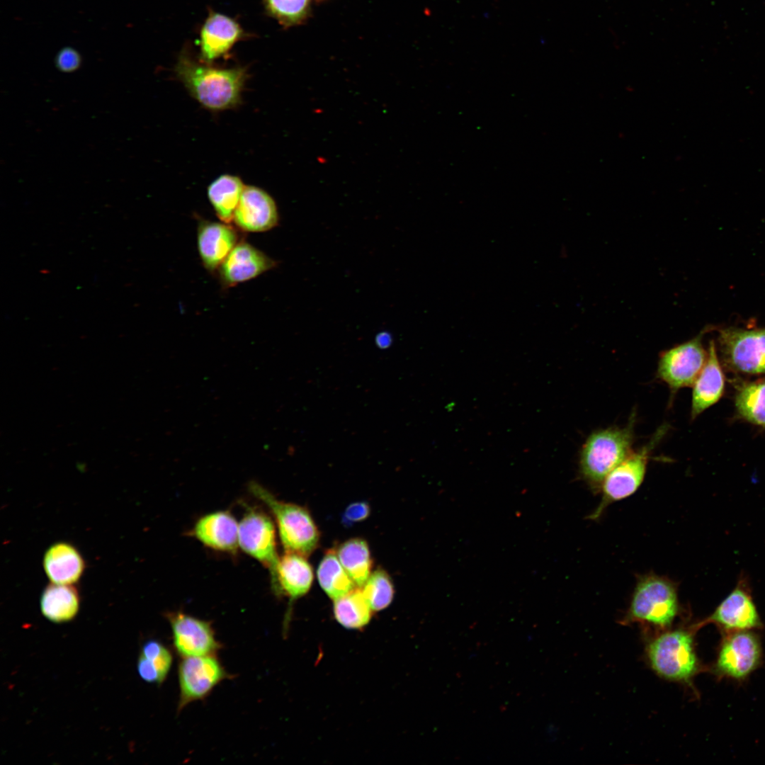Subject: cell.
Segmentation results:
<instances>
[{
    "instance_id": "1",
    "label": "cell",
    "mask_w": 765,
    "mask_h": 765,
    "mask_svg": "<svg viewBox=\"0 0 765 765\" xmlns=\"http://www.w3.org/2000/svg\"><path fill=\"white\" fill-rule=\"evenodd\" d=\"M175 71L192 97L215 111L239 104L248 76L243 67H213L197 63L185 54L179 57Z\"/></svg>"
},
{
    "instance_id": "2",
    "label": "cell",
    "mask_w": 765,
    "mask_h": 765,
    "mask_svg": "<svg viewBox=\"0 0 765 765\" xmlns=\"http://www.w3.org/2000/svg\"><path fill=\"white\" fill-rule=\"evenodd\" d=\"M635 413L623 427L611 426L593 431L579 455V474L595 493H599L608 474L633 450Z\"/></svg>"
},
{
    "instance_id": "3",
    "label": "cell",
    "mask_w": 765,
    "mask_h": 765,
    "mask_svg": "<svg viewBox=\"0 0 765 765\" xmlns=\"http://www.w3.org/2000/svg\"><path fill=\"white\" fill-rule=\"evenodd\" d=\"M247 488L270 510L285 552L307 557L317 548L320 539L319 531L306 508L278 499L256 480H250Z\"/></svg>"
},
{
    "instance_id": "4",
    "label": "cell",
    "mask_w": 765,
    "mask_h": 765,
    "mask_svg": "<svg viewBox=\"0 0 765 765\" xmlns=\"http://www.w3.org/2000/svg\"><path fill=\"white\" fill-rule=\"evenodd\" d=\"M679 611L677 584L668 577L650 572L638 578L623 622L664 629L672 624Z\"/></svg>"
},
{
    "instance_id": "5",
    "label": "cell",
    "mask_w": 765,
    "mask_h": 765,
    "mask_svg": "<svg viewBox=\"0 0 765 765\" xmlns=\"http://www.w3.org/2000/svg\"><path fill=\"white\" fill-rule=\"evenodd\" d=\"M693 626L664 631L647 645L646 654L652 670L660 677L688 684L698 673L701 664L693 639Z\"/></svg>"
},
{
    "instance_id": "6",
    "label": "cell",
    "mask_w": 765,
    "mask_h": 765,
    "mask_svg": "<svg viewBox=\"0 0 765 765\" xmlns=\"http://www.w3.org/2000/svg\"><path fill=\"white\" fill-rule=\"evenodd\" d=\"M668 429V424L660 426L645 445L633 450L608 474L601 488V499L589 515V519L599 518L609 505L631 496L638 490L644 480L651 453Z\"/></svg>"
},
{
    "instance_id": "7",
    "label": "cell",
    "mask_w": 765,
    "mask_h": 765,
    "mask_svg": "<svg viewBox=\"0 0 765 765\" xmlns=\"http://www.w3.org/2000/svg\"><path fill=\"white\" fill-rule=\"evenodd\" d=\"M718 342L727 369L748 375L765 374V328L721 329Z\"/></svg>"
},
{
    "instance_id": "8",
    "label": "cell",
    "mask_w": 765,
    "mask_h": 765,
    "mask_svg": "<svg viewBox=\"0 0 765 765\" xmlns=\"http://www.w3.org/2000/svg\"><path fill=\"white\" fill-rule=\"evenodd\" d=\"M705 333L703 330L692 339L660 353L656 377L668 386L672 395L679 389L692 387L702 370L708 358L702 344Z\"/></svg>"
},
{
    "instance_id": "9",
    "label": "cell",
    "mask_w": 765,
    "mask_h": 765,
    "mask_svg": "<svg viewBox=\"0 0 765 765\" xmlns=\"http://www.w3.org/2000/svg\"><path fill=\"white\" fill-rule=\"evenodd\" d=\"M713 667L719 678L743 681L752 674L762 661V647L759 636L752 630L725 633Z\"/></svg>"
},
{
    "instance_id": "10",
    "label": "cell",
    "mask_w": 765,
    "mask_h": 765,
    "mask_svg": "<svg viewBox=\"0 0 765 765\" xmlns=\"http://www.w3.org/2000/svg\"><path fill=\"white\" fill-rule=\"evenodd\" d=\"M232 678L215 654L182 657L178 666V713L203 700L222 681Z\"/></svg>"
},
{
    "instance_id": "11",
    "label": "cell",
    "mask_w": 765,
    "mask_h": 765,
    "mask_svg": "<svg viewBox=\"0 0 765 765\" xmlns=\"http://www.w3.org/2000/svg\"><path fill=\"white\" fill-rule=\"evenodd\" d=\"M713 623L725 633L752 630L762 627V622L745 577L739 579L734 589L703 620L693 625L697 630Z\"/></svg>"
},
{
    "instance_id": "12",
    "label": "cell",
    "mask_w": 765,
    "mask_h": 765,
    "mask_svg": "<svg viewBox=\"0 0 765 765\" xmlns=\"http://www.w3.org/2000/svg\"><path fill=\"white\" fill-rule=\"evenodd\" d=\"M272 518L264 511L249 508L239 523V547L271 571L279 556Z\"/></svg>"
},
{
    "instance_id": "13",
    "label": "cell",
    "mask_w": 765,
    "mask_h": 765,
    "mask_svg": "<svg viewBox=\"0 0 765 765\" xmlns=\"http://www.w3.org/2000/svg\"><path fill=\"white\" fill-rule=\"evenodd\" d=\"M166 617L171 626L174 650L181 658L212 655L221 648L209 621L182 611L168 613Z\"/></svg>"
},
{
    "instance_id": "14",
    "label": "cell",
    "mask_w": 765,
    "mask_h": 765,
    "mask_svg": "<svg viewBox=\"0 0 765 765\" xmlns=\"http://www.w3.org/2000/svg\"><path fill=\"white\" fill-rule=\"evenodd\" d=\"M233 222L244 232H264L277 227L279 213L274 199L264 190L245 186Z\"/></svg>"
},
{
    "instance_id": "15",
    "label": "cell",
    "mask_w": 765,
    "mask_h": 765,
    "mask_svg": "<svg viewBox=\"0 0 765 765\" xmlns=\"http://www.w3.org/2000/svg\"><path fill=\"white\" fill-rule=\"evenodd\" d=\"M277 262L251 244L241 240L217 270L226 288L251 280L276 267Z\"/></svg>"
},
{
    "instance_id": "16",
    "label": "cell",
    "mask_w": 765,
    "mask_h": 765,
    "mask_svg": "<svg viewBox=\"0 0 765 765\" xmlns=\"http://www.w3.org/2000/svg\"><path fill=\"white\" fill-rule=\"evenodd\" d=\"M192 536L204 546L222 552L235 553L239 547V523L228 511H212L194 523Z\"/></svg>"
},
{
    "instance_id": "17",
    "label": "cell",
    "mask_w": 765,
    "mask_h": 765,
    "mask_svg": "<svg viewBox=\"0 0 765 765\" xmlns=\"http://www.w3.org/2000/svg\"><path fill=\"white\" fill-rule=\"evenodd\" d=\"M237 229L225 222L200 220L197 244L200 260L210 272L217 270L239 242Z\"/></svg>"
},
{
    "instance_id": "18",
    "label": "cell",
    "mask_w": 765,
    "mask_h": 765,
    "mask_svg": "<svg viewBox=\"0 0 765 765\" xmlns=\"http://www.w3.org/2000/svg\"><path fill=\"white\" fill-rule=\"evenodd\" d=\"M273 590L290 600L305 595L313 582L312 566L306 557L298 553L285 552L279 557L270 571Z\"/></svg>"
},
{
    "instance_id": "19",
    "label": "cell",
    "mask_w": 765,
    "mask_h": 765,
    "mask_svg": "<svg viewBox=\"0 0 765 765\" xmlns=\"http://www.w3.org/2000/svg\"><path fill=\"white\" fill-rule=\"evenodd\" d=\"M725 378L719 362L715 344L711 341L706 362L692 385L691 419H695L722 396Z\"/></svg>"
},
{
    "instance_id": "20",
    "label": "cell",
    "mask_w": 765,
    "mask_h": 765,
    "mask_svg": "<svg viewBox=\"0 0 765 765\" xmlns=\"http://www.w3.org/2000/svg\"><path fill=\"white\" fill-rule=\"evenodd\" d=\"M242 36L243 30L234 19L211 12L200 30V47L203 60L210 62L224 55Z\"/></svg>"
},
{
    "instance_id": "21",
    "label": "cell",
    "mask_w": 765,
    "mask_h": 765,
    "mask_svg": "<svg viewBox=\"0 0 765 765\" xmlns=\"http://www.w3.org/2000/svg\"><path fill=\"white\" fill-rule=\"evenodd\" d=\"M43 567L51 583L72 584L81 577L85 564L74 545L60 542L52 545L45 552Z\"/></svg>"
},
{
    "instance_id": "22",
    "label": "cell",
    "mask_w": 765,
    "mask_h": 765,
    "mask_svg": "<svg viewBox=\"0 0 765 765\" xmlns=\"http://www.w3.org/2000/svg\"><path fill=\"white\" fill-rule=\"evenodd\" d=\"M79 595L72 584L52 583L43 591L40 609L52 622L60 623L72 620L79 609Z\"/></svg>"
},
{
    "instance_id": "23",
    "label": "cell",
    "mask_w": 765,
    "mask_h": 765,
    "mask_svg": "<svg viewBox=\"0 0 765 765\" xmlns=\"http://www.w3.org/2000/svg\"><path fill=\"white\" fill-rule=\"evenodd\" d=\"M244 186L239 177L230 174L219 176L209 185L208 197L220 221L230 224L233 220Z\"/></svg>"
},
{
    "instance_id": "24",
    "label": "cell",
    "mask_w": 765,
    "mask_h": 765,
    "mask_svg": "<svg viewBox=\"0 0 765 765\" xmlns=\"http://www.w3.org/2000/svg\"><path fill=\"white\" fill-rule=\"evenodd\" d=\"M172 663L169 648L159 640H149L142 646L137 668L142 680L160 685L166 679Z\"/></svg>"
},
{
    "instance_id": "25",
    "label": "cell",
    "mask_w": 765,
    "mask_h": 765,
    "mask_svg": "<svg viewBox=\"0 0 765 765\" xmlns=\"http://www.w3.org/2000/svg\"><path fill=\"white\" fill-rule=\"evenodd\" d=\"M336 555L356 586L362 588L371 574L372 558L367 542L350 538L339 545Z\"/></svg>"
},
{
    "instance_id": "26",
    "label": "cell",
    "mask_w": 765,
    "mask_h": 765,
    "mask_svg": "<svg viewBox=\"0 0 765 765\" xmlns=\"http://www.w3.org/2000/svg\"><path fill=\"white\" fill-rule=\"evenodd\" d=\"M735 404L742 419L765 427V378L738 384Z\"/></svg>"
},
{
    "instance_id": "27",
    "label": "cell",
    "mask_w": 765,
    "mask_h": 765,
    "mask_svg": "<svg viewBox=\"0 0 765 765\" xmlns=\"http://www.w3.org/2000/svg\"><path fill=\"white\" fill-rule=\"evenodd\" d=\"M360 587L334 600L336 620L348 629H360L368 623L373 609Z\"/></svg>"
},
{
    "instance_id": "28",
    "label": "cell",
    "mask_w": 765,
    "mask_h": 765,
    "mask_svg": "<svg viewBox=\"0 0 765 765\" xmlns=\"http://www.w3.org/2000/svg\"><path fill=\"white\" fill-rule=\"evenodd\" d=\"M317 572L322 589L334 600L346 594L356 586L340 562L336 551L329 550L324 554Z\"/></svg>"
},
{
    "instance_id": "29",
    "label": "cell",
    "mask_w": 765,
    "mask_h": 765,
    "mask_svg": "<svg viewBox=\"0 0 765 765\" xmlns=\"http://www.w3.org/2000/svg\"><path fill=\"white\" fill-rule=\"evenodd\" d=\"M362 588L373 611H375L387 607L391 604L395 594L391 577L381 568L371 572Z\"/></svg>"
},
{
    "instance_id": "30",
    "label": "cell",
    "mask_w": 765,
    "mask_h": 765,
    "mask_svg": "<svg viewBox=\"0 0 765 765\" xmlns=\"http://www.w3.org/2000/svg\"><path fill=\"white\" fill-rule=\"evenodd\" d=\"M310 0H264L267 11L280 23L292 26L306 16Z\"/></svg>"
},
{
    "instance_id": "31",
    "label": "cell",
    "mask_w": 765,
    "mask_h": 765,
    "mask_svg": "<svg viewBox=\"0 0 765 765\" xmlns=\"http://www.w3.org/2000/svg\"><path fill=\"white\" fill-rule=\"evenodd\" d=\"M56 68L62 73H72L78 70L82 64L80 53L72 47L62 48L55 57Z\"/></svg>"
},
{
    "instance_id": "32",
    "label": "cell",
    "mask_w": 765,
    "mask_h": 765,
    "mask_svg": "<svg viewBox=\"0 0 765 765\" xmlns=\"http://www.w3.org/2000/svg\"><path fill=\"white\" fill-rule=\"evenodd\" d=\"M370 513L368 503L366 502H356L349 504L342 514V523L349 526L357 522L366 519Z\"/></svg>"
},
{
    "instance_id": "33",
    "label": "cell",
    "mask_w": 765,
    "mask_h": 765,
    "mask_svg": "<svg viewBox=\"0 0 765 765\" xmlns=\"http://www.w3.org/2000/svg\"><path fill=\"white\" fill-rule=\"evenodd\" d=\"M392 335L387 331L379 332L375 337V344L380 349L388 348L392 345Z\"/></svg>"
}]
</instances>
